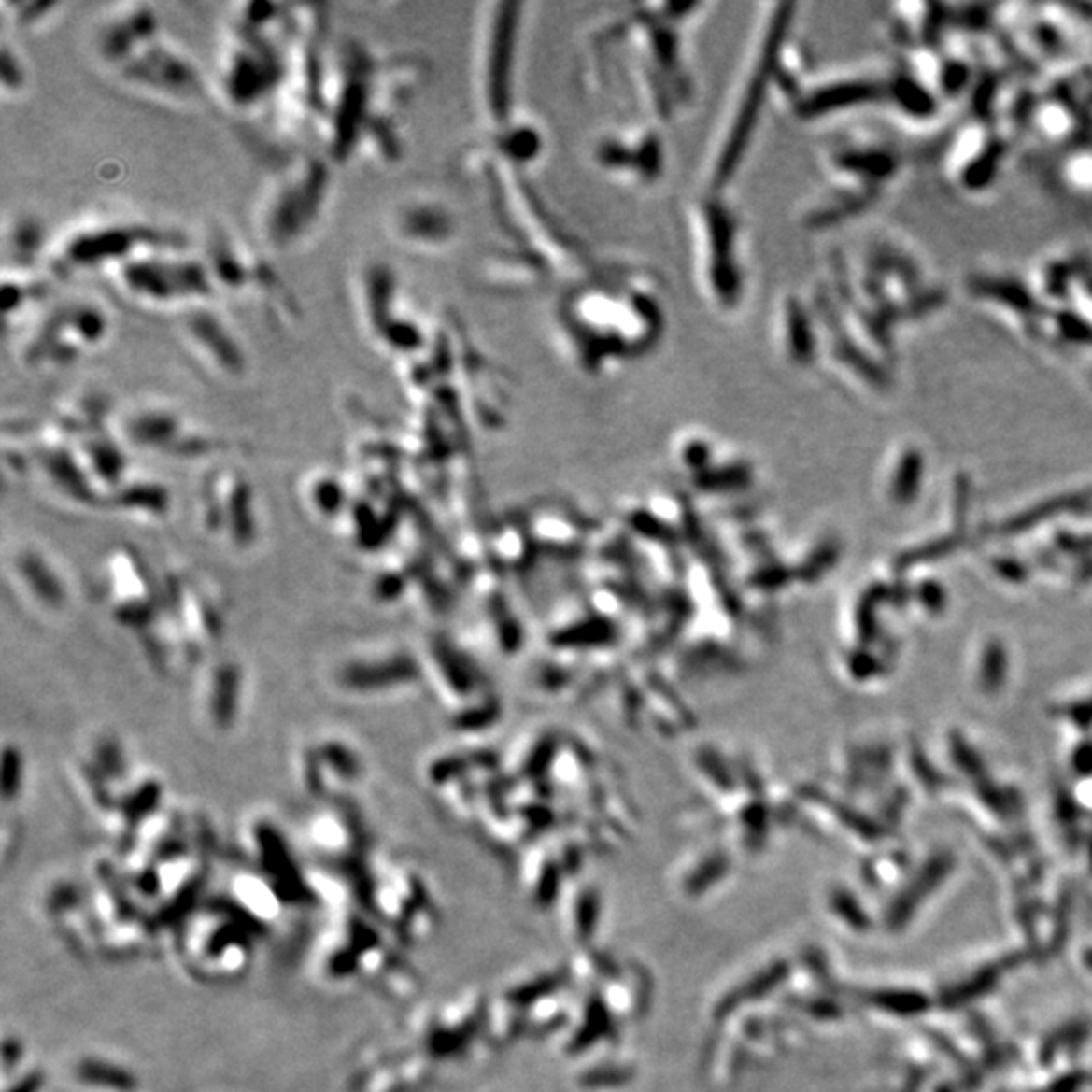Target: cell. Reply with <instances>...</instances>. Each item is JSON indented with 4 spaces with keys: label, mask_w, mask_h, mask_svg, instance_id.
I'll return each mask as SVG.
<instances>
[{
    "label": "cell",
    "mask_w": 1092,
    "mask_h": 1092,
    "mask_svg": "<svg viewBox=\"0 0 1092 1092\" xmlns=\"http://www.w3.org/2000/svg\"><path fill=\"white\" fill-rule=\"evenodd\" d=\"M661 322L654 290L630 269L587 274L559 302L562 342L587 373L640 359L658 342Z\"/></svg>",
    "instance_id": "6da1fadb"
},
{
    "label": "cell",
    "mask_w": 1092,
    "mask_h": 1092,
    "mask_svg": "<svg viewBox=\"0 0 1092 1092\" xmlns=\"http://www.w3.org/2000/svg\"><path fill=\"white\" fill-rule=\"evenodd\" d=\"M326 156L302 154L269 178L255 211V231L272 253H290L320 225L333 173Z\"/></svg>",
    "instance_id": "7a4b0ae2"
},
{
    "label": "cell",
    "mask_w": 1092,
    "mask_h": 1092,
    "mask_svg": "<svg viewBox=\"0 0 1092 1092\" xmlns=\"http://www.w3.org/2000/svg\"><path fill=\"white\" fill-rule=\"evenodd\" d=\"M789 24L787 15H773L767 19L763 31L755 39V47L748 55V64L743 71V78L732 92V100L727 107L725 121L720 134L715 140V152L710 156L708 189L722 191L729 184L730 177L741 166L743 156L748 150V142L759 120L773 79H781V47L785 39V27Z\"/></svg>",
    "instance_id": "3957f363"
},
{
    "label": "cell",
    "mask_w": 1092,
    "mask_h": 1092,
    "mask_svg": "<svg viewBox=\"0 0 1092 1092\" xmlns=\"http://www.w3.org/2000/svg\"><path fill=\"white\" fill-rule=\"evenodd\" d=\"M173 248H187V241L177 231L140 220L95 219L55 239L49 248L45 267L55 279L95 272L109 276L138 255Z\"/></svg>",
    "instance_id": "277c9868"
},
{
    "label": "cell",
    "mask_w": 1092,
    "mask_h": 1092,
    "mask_svg": "<svg viewBox=\"0 0 1092 1092\" xmlns=\"http://www.w3.org/2000/svg\"><path fill=\"white\" fill-rule=\"evenodd\" d=\"M694 274L715 310L730 314L746 296L745 231L734 208L710 191L690 206Z\"/></svg>",
    "instance_id": "5b68a950"
},
{
    "label": "cell",
    "mask_w": 1092,
    "mask_h": 1092,
    "mask_svg": "<svg viewBox=\"0 0 1092 1092\" xmlns=\"http://www.w3.org/2000/svg\"><path fill=\"white\" fill-rule=\"evenodd\" d=\"M128 304L146 312L187 314L208 305L219 293L205 257L187 248L156 249L138 255L109 274Z\"/></svg>",
    "instance_id": "8992f818"
},
{
    "label": "cell",
    "mask_w": 1092,
    "mask_h": 1092,
    "mask_svg": "<svg viewBox=\"0 0 1092 1092\" xmlns=\"http://www.w3.org/2000/svg\"><path fill=\"white\" fill-rule=\"evenodd\" d=\"M109 334L107 314L100 304L69 300L49 308L19 348L21 364L35 373L57 371L79 362L100 348Z\"/></svg>",
    "instance_id": "52a82bcc"
},
{
    "label": "cell",
    "mask_w": 1092,
    "mask_h": 1092,
    "mask_svg": "<svg viewBox=\"0 0 1092 1092\" xmlns=\"http://www.w3.org/2000/svg\"><path fill=\"white\" fill-rule=\"evenodd\" d=\"M203 257L219 291L227 290L233 296L262 302L265 310L279 320H293L300 314L296 298L276 267L251 245L229 233V229H211Z\"/></svg>",
    "instance_id": "ba28073f"
},
{
    "label": "cell",
    "mask_w": 1092,
    "mask_h": 1092,
    "mask_svg": "<svg viewBox=\"0 0 1092 1092\" xmlns=\"http://www.w3.org/2000/svg\"><path fill=\"white\" fill-rule=\"evenodd\" d=\"M520 5H492L486 8L477 45V100L492 126L510 116L512 76L517 59V31L520 29Z\"/></svg>",
    "instance_id": "9c48e42d"
},
{
    "label": "cell",
    "mask_w": 1092,
    "mask_h": 1092,
    "mask_svg": "<svg viewBox=\"0 0 1092 1092\" xmlns=\"http://www.w3.org/2000/svg\"><path fill=\"white\" fill-rule=\"evenodd\" d=\"M114 76L134 92L175 104H194L205 93V79L192 61L156 35L121 64Z\"/></svg>",
    "instance_id": "30bf717a"
},
{
    "label": "cell",
    "mask_w": 1092,
    "mask_h": 1092,
    "mask_svg": "<svg viewBox=\"0 0 1092 1092\" xmlns=\"http://www.w3.org/2000/svg\"><path fill=\"white\" fill-rule=\"evenodd\" d=\"M593 158L597 166L617 180L647 187L664 168V146L654 128L630 126L597 140Z\"/></svg>",
    "instance_id": "8fae6325"
},
{
    "label": "cell",
    "mask_w": 1092,
    "mask_h": 1092,
    "mask_svg": "<svg viewBox=\"0 0 1092 1092\" xmlns=\"http://www.w3.org/2000/svg\"><path fill=\"white\" fill-rule=\"evenodd\" d=\"M389 235L413 251H439L458 235V220L451 208L425 194L399 201L389 215Z\"/></svg>",
    "instance_id": "7c38bea8"
},
{
    "label": "cell",
    "mask_w": 1092,
    "mask_h": 1092,
    "mask_svg": "<svg viewBox=\"0 0 1092 1092\" xmlns=\"http://www.w3.org/2000/svg\"><path fill=\"white\" fill-rule=\"evenodd\" d=\"M161 33V17L152 5L112 7L95 24L92 36L93 53L104 67L116 71L134 51Z\"/></svg>",
    "instance_id": "4fadbf2b"
},
{
    "label": "cell",
    "mask_w": 1092,
    "mask_h": 1092,
    "mask_svg": "<svg viewBox=\"0 0 1092 1092\" xmlns=\"http://www.w3.org/2000/svg\"><path fill=\"white\" fill-rule=\"evenodd\" d=\"M182 336L194 357H199L213 373L237 378L248 371V352L223 316L211 305H201L182 314Z\"/></svg>",
    "instance_id": "5bb4252c"
},
{
    "label": "cell",
    "mask_w": 1092,
    "mask_h": 1092,
    "mask_svg": "<svg viewBox=\"0 0 1092 1092\" xmlns=\"http://www.w3.org/2000/svg\"><path fill=\"white\" fill-rule=\"evenodd\" d=\"M399 279L390 265L368 263L359 276L361 318L376 342L404 314L399 308Z\"/></svg>",
    "instance_id": "9a60e30c"
},
{
    "label": "cell",
    "mask_w": 1092,
    "mask_h": 1092,
    "mask_svg": "<svg viewBox=\"0 0 1092 1092\" xmlns=\"http://www.w3.org/2000/svg\"><path fill=\"white\" fill-rule=\"evenodd\" d=\"M124 432L130 435V441L144 447L163 446V449H168L177 444L178 447L182 444H192L194 447L206 444L201 435L189 432L187 423L177 411L163 404H142L128 413L124 417Z\"/></svg>",
    "instance_id": "2e32d148"
},
{
    "label": "cell",
    "mask_w": 1092,
    "mask_h": 1092,
    "mask_svg": "<svg viewBox=\"0 0 1092 1092\" xmlns=\"http://www.w3.org/2000/svg\"><path fill=\"white\" fill-rule=\"evenodd\" d=\"M49 239L36 217L19 215L5 223L3 272H39L47 262Z\"/></svg>",
    "instance_id": "e0dca14e"
},
{
    "label": "cell",
    "mask_w": 1092,
    "mask_h": 1092,
    "mask_svg": "<svg viewBox=\"0 0 1092 1092\" xmlns=\"http://www.w3.org/2000/svg\"><path fill=\"white\" fill-rule=\"evenodd\" d=\"M51 279V276H43L41 272H3V308L7 328L33 312V308L47 298Z\"/></svg>",
    "instance_id": "ac0fdd59"
},
{
    "label": "cell",
    "mask_w": 1092,
    "mask_h": 1092,
    "mask_svg": "<svg viewBox=\"0 0 1092 1092\" xmlns=\"http://www.w3.org/2000/svg\"><path fill=\"white\" fill-rule=\"evenodd\" d=\"M0 8H3V22L10 21L12 27L17 29H35L39 27L41 22H47L49 19L53 17V12L64 8L61 3H10V0H3L0 3Z\"/></svg>",
    "instance_id": "d6986e66"
},
{
    "label": "cell",
    "mask_w": 1092,
    "mask_h": 1092,
    "mask_svg": "<svg viewBox=\"0 0 1092 1092\" xmlns=\"http://www.w3.org/2000/svg\"><path fill=\"white\" fill-rule=\"evenodd\" d=\"M0 83H3L5 93H21L27 85L24 64L7 39H3V51H0Z\"/></svg>",
    "instance_id": "ffe728a7"
}]
</instances>
